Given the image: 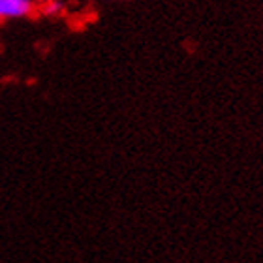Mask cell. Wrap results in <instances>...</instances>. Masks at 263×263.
<instances>
[{
    "mask_svg": "<svg viewBox=\"0 0 263 263\" xmlns=\"http://www.w3.org/2000/svg\"><path fill=\"white\" fill-rule=\"evenodd\" d=\"M34 8L32 0H0V19L27 17Z\"/></svg>",
    "mask_w": 263,
    "mask_h": 263,
    "instance_id": "1",
    "label": "cell"
},
{
    "mask_svg": "<svg viewBox=\"0 0 263 263\" xmlns=\"http://www.w3.org/2000/svg\"><path fill=\"white\" fill-rule=\"evenodd\" d=\"M64 2L62 0H49L47 4H44V13L45 15H51V17H57L64 13Z\"/></svg>",
    "mask_w": 263,
    "mask_h": 263,
    "instance_id": "2",
    "label": "cell"
},
{
    "mask_svg": "<svg viewBox=\"0 0 263 263\" xmlns=\"http://www.w3.org/2000/svg\"><path fill=\"white\" fill-rule=\"evenodd\" d=\"M38 2H42V4H47V2H49V0H38Z\"/></svg>",
    "mask_w": 263,
    "mask_h": 263,
    "instance_id": "3",
    "label": "cell"
}]
</instances>
